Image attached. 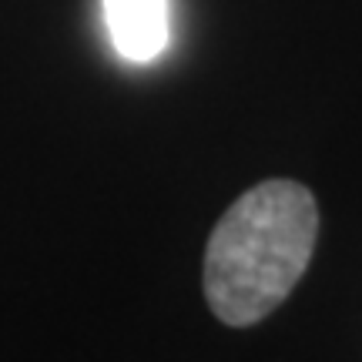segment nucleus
<instances>
[{
  "mask_svg": "<svg viewBox=\"0 0 362 362\" xmlns=\"http://www.w3.org/2000/svg\"><path fill=\"white\" fill-rule=\"evenodd\" d=\"M104 24L121 57L155 61L168 44V0H104Z\"/></svg>",
  "mask_w": 362,
  "mask_h": 362,
  "instance_id": "obj_2",
  "label": "nucleus"
},
{
  "mask_svg": "<svg viewBox=\"0 0 362 362\" xmlns=\"http://www.w3.org/2000/svg\"><path fill=\"white\" fill-rule=\"evenodd\" d=\"M319 238V208L305 185L288 178L248 188L205 248V298L225 325L245 329L292 296Z\"/></svg>",
  "mask_w": 362,
  "mask_h": 362,
  "instance_id": "obj_1",
  "label": "nucleus"
}]
</instances>
